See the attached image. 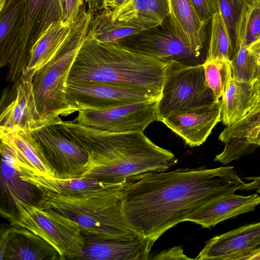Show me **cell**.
<instances>
[{
	"mask_svg": "<svg viewBox=\"0 0 260 260\" xmlns=\"http://www.w3.org/2000/svg\"><path fill=\"white\" fill-rule=\"evenodd\" d=\"M244 183L232 166L142 174L125 183L123 211L135 232L155 242L207 204L240 190Z\"/></svg>",
	"mask_w": 260,
	"mask_h": 260,
	"instance_id": "cell-1",
	"label": "cell"
},
{
	"mask_svg": "<svg viewBox=\"0 0 260 260\" xmlns=\"http://www.w3.org/2000/svg\"><path fill=\"white\" fill-rule=\"evenodd\" d=\"M59 124L88 154L87 163L76 178L125 183L135 176L166 171L177 163L172 152L153 143L142 132H110L74 120H61Z\"/></svg>",
	"mask_w": 260,
	"mask_h": 260,
	"instance_id": "cell-2",
	"label": "cell"
},
{
	"mask_svg": "<svg viewBox=\"0 0 260 260\" xmlns=\"http://www.w3.org/2000/svg\"><path fill=\"white\" fill-rule=\"evenodd\" d=\"M167 63L117 42H99L86 36L68 83L94 82L141 88L159 99Z\"/></svg>",
	"mask_w": 260,
	"mask_h": 260,
	"instance_id": "cell-3",
	"label": "cell"
},
{
	"mask_svg": "<svg viewBox=\"0 0 260 260\" xmlns=\"http://www.w3.org/2000/svg\"><path fill=\"white\" fill-rule=\"evenodd\" d=\"M125 183L117 184L78 196L42 192L38 205L76 221L84 237L117 239L138 234L127 222L123 211Z\"/></svg>",
	"mask_w": 260,
	"mask_h": 260,
	"instance_id": "cell-4",
	"label": "cell"
},
{
	"mask_svg": "<svg viewBox=\"0 0 260 260\" xmlns=\"http://www.w3.org/2000/svg\"><path fill=\"white\" fill-rule=\"evenodd\" d=\"M93 12L81 9L73 23V33L58 54L34 76L32 84L37 108L47 123L61 120L75 111L66 99L72 67L86 38Z\"/></svg>",
	"mask_w": 260,
	"mask_h": 260,
	"instance_id": "cell-5",
	"label": "cell"
},
{
	"mask_svg": "<svg viewBox=\"0 0 260 260\" xmlns=\"http://www.w3.org/2000/svg\"><path fill=\"white\" fill-rule=\"evenodd\" d=\"M11 198L14 210L5 215L13 226L26 229L45 240L61 259H73L81 251L85 238L76 221L14 196Z\"/></svg>",
	"mask_w": 260,
	"mask_h": 260,
	"instance_id": "cell-6",
	"label": "cell"
},
{
	"mask_svg": "<svg viewBox=\"0 0 260 260\" xmlns=\"http://www.w3.org/2000/svg\"><path fill=\"white\" fill-rule=\"evenodd\" d=\"M215 101L208 86L202 64L167 63L161 93L157 101V121L179 112L209 105Z\"/></svg>",
	"mask_w": 260,
	"mask_h": 260,
	"instance_id": "cell-7",
	"label": "cell"
},
{
	"mask_svg": "<svg viewBox=\"0 0 260 260\" xmlns=\"http://www.w3.org/2000/svg\"><path fill=\"white\" fill-rule=\"evenodd\" d=\"M125 48L165 63L175 61L188 66L202 64L200 53L177 28L170 15L160 25L117 42Z\"/></svg>",
	"mask_w": 260,
	"mask_h": 260,
	"instance_id": "cell-8",
	"label": "cell"
},
{
	"mask_svg": "<svg viewBox=\"0 0 260 260\" xmlns=\"http://www.w3.org/2000/svg\"><path fill=\"white\" fill-rule=\"evenodd\" d=\"M59 122L44 124L30 132L54 170L56 178H76L87 163L88 154L60 127Z\"/></svg>",
	"mask_w": 260,
	"mask_h": 260,
	"instance_id": "cell-9",
	"label": "cell"
},
{
	"mask_svg": "<svg viewBox=\"0 0 260 260\" xmlns=\"http://www.w3.org/2000/svg\"><path fill=\"white\" fill-rule=\"evenodd\" d=\"M62 20L59 0H26L20 40L8 68L7 82L14 84L24 74L31 47L52 23Z\"/></svg>",
	"mask_w": 260,
	"mask_h": 260,
	"instance_id": "cell-10",
	"label": "cell"
},
{
	"mask_svg": "<svg viewBox=\"0 0 260 260\" xmlns=\"http://www.w3.org/2000/svg\"><path fill=\"white\" fill-rule=\"evenodd\" d=\"M66 99L75 112L105 109L158 99L144 88L94 82L67 83Z\"/></svg>",
	"mask_w": 260,
	"mask_h": 260,
	"instance_id": "cell-11",
	"label": "cell"
},
{
	"mask_svg": "<svg viewBox=\"0 0 260 260\" xmlns=\"http://www.w3.org/2000/svg\"><path fill=\"white\" fill-rule=\"evenodd\" d=\"M158 99L100 110H82L74 121L110 132H142L157 121Z\"/></svg>",
	"mask_w": 260,
	"mask_h": 260,
	"instance_id": "cell-12",
	"label": "cell"
},
{
	"mask_svg": "<svg viewBox=\"0 0 260 260\" xmlns=\"http://www.w3.org/2000/svg\"><path fill=\"white\" fill-rule=\"evenodd\" d=\"M260 251V222L246 224L206 242L194 259L250 260Z\"/></svg>",
	"mask_w": 260,
	"mask_h": 260,
	"instance_id": "cell-13",
	"label": "cell"
},
{
	"mask_svg": "<svg viewBox=\"0 0 260 260\" xmlns=\"http://www.w3.org/2000/svg\"><path fill=\"white\" fill-rule=\"evenodd\" d=\"M33 75L23 76L12 85V99L1 110L0 134L19 129L31 132L48 124L38 111L34 90Z\"/></svg>",
	"mask_w": 260,
	"mask_h": 260,
	"instance_id": "cell-14",
	"label": "cell"
},
{
	"mask_svg": "<svg viewBox=\"0 0 260 260\" xmlns=\"http://www.w3.org/2000/svg\"><path fill=\"white\" fill-rule=\"evenodd\" d=\"M84 238L81 251L73 259L146 260L155 242L141 235L117 239Z\"/></svg>",
	"mask_w": 260,
	"mask_h": 260,
	"instance_id": "cell-15",
	"label": "cell"
},
{
	"mask_svg": "<svg viewBox=\"0 0 260 260\" xmlns=\"http://www.w3.org/2000/svg\"><path fill=\"white\" fill-rule=\"evenodd\" d=\"M221 121L220 100L201 107L172 114L163 122L191 147L205 142Z\"/></svg>",
	"mask_w": 260,
	"mask_h": 260,
	"instance_id": "cell-16",
	"label": "cell"
},
{
	"mask_svg": "<svg viewBox=\"0 0 260 260\" xmlns=\"http://www.w3.org/2000/svg\"><path fill=\"white\" fill-rule=\"evenodd\" d=\"M1 259H61L47 241L28 230L12 226L2 232Z\"/></svg>",
	"mask_w": 260,
	"mask_h": 260,
	"instance_id": "cell-17",
	"label": "cell"
},
{
	"mask_svg": "<svg viewBox=\"0 0 260 260\" xmlns=\"http://www.w3.org/2000/svg\"><path fill=\"white\" fill-rule=\"evenodd\" d=\"M0 137L10 146L20 172L56 177L54 170L30 132L19 129L0 134Z\"/></svg>",
	"mask_w": 260,
	"mask_h": 260,
	"instance_id": "cell-18",
	"label": "cell"
},
{
	"mask_svg": "<svg viewBox=\"0 0 260 260\" xmlns=\"http://www.w3.org/2000/svg\"><path fill=\"white\" fill-rule=\"evenodd\" d=\"M260 204V196L254 193L243 196L235 193L221 197L200 209L188 221L211 228L240 214L252 211Z\"/></svg>",
	"mask_w": 260,
	"mask_h": 260,
	"instance_id": "cell-19",
	"label": "cell"
},
{
	"mask_svg": "<svg viewBox=\"0 0 260 260\" xmlns=\"http://www.w3.org/2000/svg\"><path fill=\"white\" fill-rule=\"evenodd\" d=\"M73 23L60 20L49 26L31 47L23 76H34L58 54L71 37Z\"/></svg>",
	"mask_w": 260,
	"mask_h": 260,
	"instance_id": "cell-20",
	"label": "cell"
},
{
	"mask_svg": "<svg viewBox=\"0 0 260 260\" xmlns=\"http://www.w3.org/2000/svg\"><path fill=\"white\" fill-rule=\"evenodd\" d=\"M106 11L113 21L143 26L148 29L161 24L170 15L168 0H125L117 8Z\"/></svg>",
	"mask_w": 260,
	"mask_h": 260,
	"instance_id": "cell-21",
	"label": "cell"
},
{
	"mask_svg": "<svg viewBox=\"0 0 260 260\" xmlns=\"http://www.w3.org/2000/svg\"><path fill=\"white\" fill-rule=\"evenodd\" d=\"M26 0H7L0 9V67H8L19 44Z\"/></svg>",
	"mask_w": 260,
	"mask_h": 260,
	"instance_id": "cell-22",
	"label": "cell"
},
{
	"mask_svg": "<svg viewBox=\"0 0 260 260\" xmlns=\"http://www.w3.org/2000/svg\"><path fill=\"white\" fill-rule=\"evenodd\" d=\"M22 180L41 192L50 191L65 196H78L115 184L89 178L61 179L29 172H21ZM122 184V183H120Z\"/></svg>",
	"mask_w": 260,
	"mask_h": 260,
	"instance_id": "cell-23",
	"label": "cell"
},
{
	"mask_svg": "<svg viewBox=\"0 0 260 260\" xmlns=\"http://www.w3.org/2000/svg\"><path fill=\"white\" fill-rule=\"evenodd\" d=\"M170 16L191 45L201 53L206 40V26L190 0H168Z\"/></svg>",
	"mask_w": 260,
	"mask_h": 260,
	"instance_id": "cell-24",
	"label": "cell"
},
{
	"mask_svg": "<svg viewBox=\"0 0 260 260\" xmlns=\"http://www.w3.org/2000/svg\"><path fill=\"white\" fill-rule=\"evenodd\" d=\"M254 83L232 78L220 100L221 121L224 125H232L253 106Z\"/></svg>",
	"mask_w": 260,
	"mask_h": 260,
	"instance_id": "cell-25",
	"label": "cell"
},
{
	"mask_svg": "<svg viewBox=\"0 0 260 260\" xmlns=\"http://www.w3.org/2000/svg\"><path fill=\"white\" fill-rule=\"evenodd\" d=\"M147 29L143 26L113 21L107 11L103 9L92 16L87 36L99 42L115 43Z\"/></svg>",
	"mask_w": 260,
	"mask_h": 260,
	"instance_id": "cell-26",
	"label": "cell"
},
{
	"mask_svg": "<svg viewBox=\"0 0 260 260\" xmlns=\"http://www.w3.org/2000/svg\"><path fill=\"white\" fill-rule=\"evenodd\" d=\"M211 35L205 61L229 59L234 53L231 38L220 12L211 18Z\"/></svg>",
	"mask_w": 260,
	"mask_h": 260,
	"instance_id": "cell-27",
	"label": "cell"
},
{
	"mask_svg": "<svg viewBox=\"0 0 260 260\" xmlns=\"http://www.w3.org/2000/svg\"><path fill=\"white\" fill-rule=\"evenodd\" d=\"M202 64L206 82L213 92L215 101H219L233 78L231 60L205 61Z\"/></svg>",
	"mask_w": 260,
	"mask_h": 260,
	"instance_id": "cell-28",
	"label": "cell"
},
{
	"mask_svg": "<svg viewBox=\"0 0 260 260\" xmlns=\"http://www.w3.org/2000/svg\"><path fill=\"white\" fill-rule=\"evenodd\" d=\"M259 130L260 102L252 107L242 118L232 125L226 126L220 134L218 139L224 143L231 138H240L248 142Z\"/></svg>",
	"mask_w": 260,
	"mask_h": 260,
	"instance_id": "cell-29",
	"label": "cell"
},
{
	"mask_svg": "<svg viewBox=\"0 0 260 260\" xmlns=\"http://www.w3.org/2000/svg\"><path fill=\"white\" fill-rule=\"evenodd\" d=\"M233 78L254 83L259 75V67L255 55L248 47L240 46L231 59Z\"/></svg>",
	"mask_w": 260,
	"mask_h": 260,
	"instance_id": "cell-30",
	"label": "cell"
},
{
	"mask_svg": "<svg viewBox=\"0 0 260 260\" xmlns=\"http://www.w3.org/2000/svg\"><path fill=\"white\" fill-rule=\"evenodd\" d=\"M259 39L260 9L250 5L241 16L237 30L235 52L242 46L249 47Z\"/></svg>",
	"mask_w": 260,
	"mask_h": 260,
	"instance_id": "cell-31",
	"label": "cell"
},
{
	"mask_svg": "<svg viewBox=\"0 0 260 260\" xmlns=\"http://www.w3.org/2000/svg\"><path fill=\"white\" fill-rule=\"evenodd\" d=\"M251 4V0H219V12L228 30L234 52L241 16Z\"/></svg>",
	"mask_w": 260,
	"mask_h": 260,
	"instance_id": "cell-32",
	"label": "cell"
},
{
	"mask_svg": "<svg viewBox=\"0 0 260 260\" xmlns=\"http://www.w3.org/2000/svg\"><path fill=\"white\" fill-rule=\"evenodd\" d=\"M224 143L225 145L223 151L216 155L214 159V161L224 165L252 153L258 147L239 138H231Z\"/></svg>",
	"mask_w": 260,
	"mask_h": 260,
	"instance_id": "cell-33",
	"label": "cell"
},
{
	"mask_svg": "<svg viewBox=\"0 0 260 260\" xmlns=\"http://www.w3.org/2000/svg\"><path fill=\"white\" fill-rule=\"evenodd\" d=\"M200 19L208 24L212 16L219 12V0H190Z\"/></svg>",
	"mask_w": 260,
	"mask_h": 260,
	"instance_id": "cell-34",
	"label": "cell"
},
{
	"mask_svg": "<svg viewBox=\"0 0 260 260\" xmlns=\"http://www.w3.org/2000/svg\"><path fill=\"white\" fill-rule=\"evenodd\" d=\"M153 259H192L188 257L183 253L181 246H175L162 251L158 253Z\"/></svg>",
	"mask_w": 260,
	"mask_h": 260,
	"instance_id": "cell-35",
	"label": "cell"
},
{
	"mask_svg": "<svg viewBox=\"0 0 260 260\" xmlns=\"http://www.w3.org/2000/svg\"><path fill=\"white\" fill-rule=\"evenodd\" d=\"M83 4V0H67V20L74 23L78 18Z\"/></svg>",
	"mask_w": 260,
	"mask_h": 260,
	"instance_id": "cell-36",
	"label": "cell"
},
{
	"mask_svg": "<svg viewBox=\"0 0 260 260\" xmlns=\"http://www.w3.org/2000/svg\"><path fill=\"white\" fill-rule=\"evenodd\" d=\"M250 180L249 183H244L241 187V190H255L260 193V176L250 177L245 178Z\"/></svg>",
	"mask_w": 260,
	"mask_h": 260,
	"instance_id": "cell-37",
	"label": "cell"
},
{
	"mask_svg": "<svg viewBox=\"0 0 260 260\" xmlns=\"http://www.w3.org/2000/svg\"><path fill=\"white\" fill-rule=\"evenodd\" d=\"M125 0H101V9L112 10L119 7Z\"/></svg>",
	"mask_w": 260,
	"mask_h": 260,
	"instance_id": "cell-38",
	"label": "cell"
},
{
	"mask_svg": "<svg viewBox=\"0 0 260 260\" xmlns=\"http://www.w3.org/2000/svg\"><path fill=\"white\" fill-rule=\"evenodd\" d=\"M248 49L256 57L260 68V39L253 43Z\"/></svg>",
	"mask_w": 260,
	"mask_h": 260,
	"instance_id": "cell-39",
	"label": "cell"
},
{
	"mask_svg": "<svg viewBox=\"0 0 260 260\" xmlns=\"http://www.w3.org/2000/svg\"><path fill=\"white\" fill-rule=\"evenodd\" d=\"M254 105L260 102V75L256 78L254 83ZM253 105V106H254Z\"/></svg>",
	"mask_w": 260,
	"mask_h": 260,
	"instance_id": "cell-40",
	"label": "cell"
},
{
	"mask_svg": "<svg viewBox=\"0 0 260 260\" xmlns=\"http://www.w3.org/2000/svg\"><path fill=\"white\" fill-rule=\"evenodd\" d=\"M87 4L88 10L92 12L101 9V0H85Z\"/></svg>",
	"mask_w": 260,
	"mask_h": 260,
	"instance_id": "cell-41",
	"label": "cell"
},
{
	"mask_svg": "<svg viewBox=\"0 0 260 260\" xmlns=\"http://www.w3.org/2000/svg\"><path fill=\"white\" fill-rule=\"evenodd\" d=\"M60 6L62 21H66L67 16V0H59Z\"/></svg>",
	"mask_w": 260,
	"mask_h": 260,
	"instance_id": "cell-42",
	"label": "cell"
},
{
	"mask_svg": "<svg viewBox=\"0 0 260 260\" xmlns=\"http://www.w3.org/2000/svg\"><path fill=\"white\" fill-rule=\"evenodd\" d=\"M249 143H253L257 145L260 146V130L256 133V134L248 141Z\"/></svg>",
	"mask_w": 260,
	"mask_h": 260,
	"instance_id": "cell-43",
	"label": "cell"
},
{
	"mask_svg": "<svg viewBox=\"0 0 260 260\" xmlns=\"http://www.w3.org/2000/svg\"><path fill=\"white\" fill-rule=\"evenodd\" d=\"M252 7L260 9V0H251Z\"/></svg>",
	"mask_w": 260,
	"mask_h": 260,
	"instance_id": "cell-44",
	"label": "cell"
},
{
	"mask_svg": "<svg viewBox=\"0 0 260 260\" xmlns=\"http://www.w3.org/2000/svg\"><path fill=\"white\" fill-rule=\"evenodd\" d=\"M250 260H260V251L253 255Z\"/></svg>",
	"mask_w": 260,
	"mask_h": 260,
	"instance_id": "cell-45",
	"label": "cell"
},
{
	"mask_svg": "<svg viewBox=\"0 0 260 260\" xmlns=\"http://www.w3.org/2000/svg\"><path fill=\"white\" fill-rule=\"evenodd\" d=\"M7 0H0V9H1L5 4Z\"/></svg>",
	"mask_w": 260,
	"mask_h": 260,
	"instance_id": "cell-46",
	"label": "cell"
},
{
	"mask_svg": "<svg viewBox=\"0 0 260 260\" xmlns=\"http://www.w3.org/2000/svg\"><path fill=\"white\" fill-rule=\"evenodd\" d=\"M259 75H260V68H259Z\"/></svg>",
	"mask_w": 260,
	"mask_h": 260,
	"instance_id": "cell-47",
	"label": "cell"
}]
</instances>
